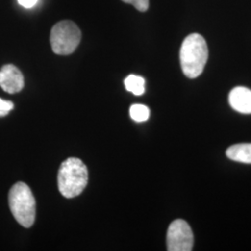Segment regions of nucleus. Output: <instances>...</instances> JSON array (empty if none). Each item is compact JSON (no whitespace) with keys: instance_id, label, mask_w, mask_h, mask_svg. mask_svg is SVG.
<instances>
[{"instance_id":"obj_5","label":"nucleus","mask_w":251,"mask_h":251,"mask_svg":"<svg viewBox=\"0 0 251 251\" xmlns=\"http://www.w3.org/2000/svg\"><path fill=\"white\" fill-rule=\"evenodd\" d=\"M194 246V234L190 225L183 220L171 223L167 233L169 251H191Z\"/></svg>"},{"instance_id":"obj_2","label":"nucleus","mask_w":251,"mask_h":251,"mask_svg":"<svg viewBox=\"0 0 251 251\" xmlns=\"http://www.w3.org/2000/svg\"><path fill=\"white\" fill-rule=\"evenodd\" d=\"M88 179L87 166L79 158L69 157L59 169L58 188L64 198H75L86 188Z\"/></svg>"},{"instance_id":"obj_7","label":"nucleus","mask_w":251,"mask_h":251,"mask_svg":"<svg viewBox=\"0 0 251 251\" xmlns=\"http://www.w3.org/2000/svg\"><path fill=\"white\" fill-rule=\"evenodd\" d=\"M229 103L238 113L251 114V90L245 87H236L229 94Z\"/></svg>"},{"instance_id":"obj_12","label":"nucleus","mask_w":251,"mask_h":251,"mask_svg":"<svg viewBox=\"0 0 251 251\" xmlns=\"http://www.w3.org/2000/svg\"><path fill=\"white\" fill-rule=\"evenodd\" d=\"M14 108V104L10 100L1 99L0 98V117H6L9 112Z\"/></svg>"},{"instance_id":"obj_9","label":"nucleus","mask_w":251,"mask_h":251,"mask_svg":"<svg viewBox=\"0 0 251 251\" xmlns=\"http://www.w3.org/2000/svg\"><path fill=\"white\" fill-rule=\"evenodd\" d=\"M124 84L126 90L133 93L136 96L143 95L145 91V79L140 75H129L126 76Z\"/></svg>"},{"instance_id":"obj_8","label":"nucleus","mask_w":251,"mask_h":251,"mask_svg":"<svg viewBox=\"0 0 251 251\" xmlns=\"http://www.w3.org/2000/svg\"><path fill=\"white\" fill-rule=\"evenodd\" d=\"M226 155L233 161L251 164V144H238L230 146Z\"/></svg>"},{"instance_id":"obj_3","label":"nucleus","mask_w":251,"mask_h":251,"mask_svg":"<svg viewBox=\"0 0 251 251\" xmlns=\"http://www.w3.org/2000/svg\"><path fill=\"white\" fill-rule=\"evenodd\" d=\"M9 205L12 215L20 225L29 228L36 220V199L25 182L15 183L9 193Z\"/></svg>"},{"instance_id":"obj_6","label":"nucleus","mask_w":251,"mask_h":251,"mask_svg":"<svg viewBox=\"0 0 251 251\" xmlns=\"http://www.w3.org/2000/svg\"><path fill=\"white\" fill-rule=\"evenodd\" d=\"M0 87L10 94L20 92L25 87L22 72L13 64H6L0 70Z\"/></svg>"},{"instance_id":"obj_11","label":"nucleus","mask_w":251,"mask_h":251,"mask_svg":"<svg viewBox=\"0 0 251 251\" xmlns=\"http://www.w3.org/2000/svg\"><path fill=\"white\" fill-rule=\"evenodd\" d=\"M127 4H131L135 9L141 12L146 11L149 8V0H121Z\"/></svg>"},{"instance_id":"obj_4","label":"nucleus","mask_w":251,"mask_h":251,"mask_svg":"<svg viewBox=\"0 0 251 251\" xmlns=\"http://www.w3.org/2000/svg\"><path fill=\"white\" fill-rule=\"evenodd\" d=\"M80 40V29L72 21H61L51 29L50 45L55 54H72L79 45Z\"/></svg>"},{"instance_id":"obj_10","label":"nucleus","mask_w":251,"mask_h":251,"mask_svg":"<svg viewBox=\"0 0 251 251\" xmlns=\"http://www.w3.org/2000/svg\"><path fill=\"white\" fill-rule=\"evenodd\" d=\"M129 116L136 122H144L150 117V110L144 104H133L129 108Z\"/></svg>"},{"instance_id":"obj_1","label":"nucleus","mask_w":251,"mask_h":251,"mask_svg":"<svg viewBox=\"0 0 251 251\" xmlns=\"http://www.w3.org/2000/svg\"><path fill=\"white\" fill-rule=\"evenodd\" d=\"M208 49L206 40L199 34L189 35L182 42L179 61L183 74L189 78L199 76L206 66Z\"/></svg>"},{"instance_id":"obj_13","label":"nucleus","mask_w":251,"mask_h":251,"mask_svg":"<svg viewBox=\"0 0 251 251\" xmlns=\"http://www.w3.org/2000/svg\"><path fill=\"white\" fill-rule=\"evenodd\" d=\"M38 0H18L19 5L25 9H31L36 4Z\"/></svg>"}]
</instances>
